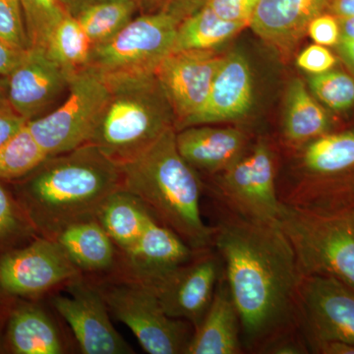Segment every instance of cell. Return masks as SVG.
<instances>
[{
  "instance_id": "cell-15",
  "label": "cell",
  "mask_w": 354,
  "mask_h": 354,
  "mask_svg": "<svg viewBox=\"0 0 354 354\" xmlns=\"http://www.w3.org/2000/svg\"><path fill=\"white\" fill-rule=\"evenodd\" d=\"M80 274L62 247L48 237L37 239L0 259V286L6 292L21 297L70 283Z\"/></svg>"
},
{
  "instance_id": "cell-8",
  "label": "cell",
  "mask_w": 354,
  "mask_h": 354,
  "mask_svg": "<svg viewBox=\"0 0 354 354\" xmlns=\"http://www.w3.org/2000/svg\"><path fill=\"white\" fill-rule=\"evenodd\" d=\"M179 24L169 14L142 13L113 39L93 46L88 67L104 79L155 74L174 48Z\"/></svg>"
},
{
  "instance_id": "cell-44",
  "label": "cell",
  "mask_w": 354,
  "mask_h": 354,
  "mask_svg": "<svg viewBox=\"0 0 354 354\" xmlns=\"http://www.w3.org/2000/svg\"><path fill=\"white\" fill-rule=\"evenodd\" d=\"M335 48L344 64L354 74V39L353 41H341Z\"/></svg>"
},
{
  "instance_id": "cell-35",
  "label": "cell",
  "mask_w": 354,
  "mask_h": 354,
  "mask_svg": "<svg viewBox=\"0 0 354 354\" xmlns=\"http://www.w3.org/2000/svg\"><path fill=\"white\" fill-rule=\"evenodd\" d=\"M337 58L327 46L314 44L305 48L297 58V65L310 75L324 73L334 68Z\"/></svg>"
},
{
  "instance_id": "cell-36",
  "label": "cell",
  "mask_w": 354,
  "mask_h": 354,
  "mask_svg": "<svg viewBox=\"0 0 354 354\" xmlns=\"http://www.w3.org/2000/svg\"><path fill=\"white\" fill-rule=\"evenodd\" d=\"M307 34L315 44L337 46L341 41L339 19L330 12H324L310 22Z\"/></svg>"
},
{
  "instance_id": "cell-16",
  "label": "cell",
  "mask_w": 354,
  "mask_h": 354,
  "mask_svg": "<svg viewBox=\"0 0 354 354\" xmlns=\"http://www.w3.org/2000/svg\"><path fill=\"white\" fill-rule=\"evenodd\" d=\"M68 85L69 76L46 50L31 48L9 75L6 87L14 113L30 121L43 115Z\"/></svg>"
},
{
  "instance_id": "cell-43",
  "label": "cell",
  "mask_w": 354,
  "mask_h": 354,
  "mask_svg": "<svg viewBox=\"0 0 354 354\" xmlns=\"http://www.w3.org/2000/svg\"><path fill=\"white\" fill-rule=\"evenodd\" d=\"M327 12L337 18L354 17V0H332Z\"/></svg>"
},
{
  "instance_id": "cell-25",
  "label": "cell",
  "mask_w": 354,
  "mask_h": 354,
  "mask_svg": "<svg viewBox=\"0 0 354 354\" xmlns=\"http://www.w3.org/2000/svg\"><path fill=\"white\" fill-rule=\"evenodd\" d=\"M7 337L14 353H64V342L55 323L43 309L32 305L14 310Z\"/></svg>"
},
{
  "instance_id": "cell-9",
  "label": "cell",
  "mask_w": 354,
  "mask_h": 354,
  "mask_svg": "<svg viewBox=\"0 0 354 354\" xmlns=\"http://www.w3.org/2000/svg\"><path fill=\"white\" fill-rule=\"evenodd\" d=\"M97 288L109 311L131 330L146 353H186L194 328L187 321L167 315L148 286L127 278Z\"/></svg>"
},
{
  "instance_id": "cell-19",
  "label": "cell",
  "mask_w": 354,
  "mask_h": 354,
  "mask_svg": "<svg viewBox=\"0 0 354 354\" xmlns=\"http://www.w3.org/2000/svg\"><path fill=\"white\" fill-rule=\"evenodd\" d=\"M177 150L195 171L220 174L249 147L248 135L236 127L196 125L176 131Z\"/></svg>"
},
{
  "instance_id": "cell-7",
  "label": "cell",
  "mask_w": 354,
  "mask_h": 354,
  "mask_svg": "<svg viewBox=\"0 0 354 354\" xmlns=\"http://www.w3.org/2000/svg\"><path fill=\"white\" fill-rule=\"evenodd\" d=\"M277 174L271 144L257 140L225 171L215 174L216 205L246 220L279 225L283 203Z\"/></svg>"
},
{
  "instance_id": "cell-14",
  "label": "cell",
  "mask_w": 354,
  "mask_h": 354,
  "mask_svg": "<svg viewBox=\"0 0 354 354\" xmlns=\"http://www.w3.org/2000/svg\"><path fill=\"white\" fill-rule=\"evenodd\" d=\"M53 305L71 328L83 353H133L113 327L108 305L97 286L84 283L79 277L70 281L69 297H53Z\"/></svg>"
},
{
  "instance_id": "cell-29",
  "label": "cell",
  "mask_w": 354,
  "mask_h": 354,
  "mask_svg": "<svg viewBox=\"0 0 354 354\" xmlns=\"http://www.w3.org/2000/svg\"><path fill=\"white\" fill-rule=\"evenodd\" d=\"M48 158L27 127L0 146V180L31 176Z\"/></svg>"
},
{
  "instance_id": "cell-41",
  "label": "cell",
  "mask_w": 354,
  "mask_h": 354,
  "mask_svg": "<svg viewBox=\"0 0 354 354\" xmlns=\"http://www.w3.org/2000/svg\"><path fill=\"white\" fill-rule=\"evenodd\" d=\"M310 353L354 354V344L337 339L317 342L310 348Z\"/></svg>"
},
{
  "instance_id": "cell-18",
  "label": "cell",
  "mask_w": 354,
  "mask_h": 354,
  "mask_svg": "<svg viewBox=\"0 0 354 354\" xmlns=\"http://www.w3.org/2000/svg\"><path fill=\"white\" fill-rule=\"evenodd\" d=\"M332 0H259L250 27L283 59L307 34L310 22L327 12Z\"/></svg>"
},
{
  "instance_id": "cell-26",
  "label": "cell",
  "mask_w": 354,
  "mask_h": 354,
  "mask_svg": "<svg viewBox=\"0 0 354 354\" xmlns=\"http://www.w3.org/2000/svg\"><path fill=\"white\" fill-rule=\"evenodd\" d=\"M248 26L230 22L216 16L205 6L184 19L177 28L171 53L189 50H215L234 38Z\"/></svg>"
},
{
  "instance_id": "cell-17",
  "label": "cell",
  "mask_w": 354,
  "mask_h": 354,
  "mask_svg": "<svg viewBox=\"0 0 354 354\" xmlns=\"http://www.w3.org/2000/svg\"><path fill=\"white\" fill-rule=\"evenodd\" d=\"M253 102L250 64L242 53L234 51L223 57L204 106L181 129L241 120L252 109Z\"/></svg>"
},
{
  "instance_id": "cell-11",
  "label": "cell",
  "mask_w": 354,
  "mask_h": 354,
  "mask_svg": "<svg viewBox=\"0 0 354 354\" xmlns=\"http://www.w3.org/2000/svg\"><path fill=\"white\" fill-rule=\"evenodd\" d=\"M298 324L307 346L344 341L354 344V288L328 277L302 276Z\"/></svg>"
},
{
  "instance_id": "cell-33",
  "label": "cell",
  "mask_w": 354,
  "mask_h": 354,
  "mask_svg": "<svg viewBox=\"0 0 354 354\" xmlns=\"http://www.w3.org/2000/svg\"><path fill=\"white\" fill-rule=\"evenodd\" d=\"M209 0H138L142 13L169 14L179 22L206 6Z\"/></svg>"
},
{
  "instance_id": "cell-46",
  "label": "cell",
  "mask_w": 354,
  "mask_h": 354,
  "mask_svg": "<svg viewBox=\"0 0 354 354\" xmlns=\"http://www.w3.org/2000/svg\"><path fill=\"white\" fill-rule=\"evenodd\" d=\"M0 111H13L7 97L6 85L2 83H0Z\"/></svg>"
},
{
  "instance_id": "cell-34",
  "label": "cell",
  "mask_w": 354,
  "mask_h": 354,
  "mask_svg": "<svg viewBox=\"0 0 354 354\" xmlns=\"http://www.w3.org/2000/svg\"><path fill=\"white\" fill-rule=\"evenodd\" d=\"M258 2L259 0H209L206 6L221 19L250 26Z\"/></svg>"
},
{
  "instance_id": "cell-28",
  "label": "cell",
  "mask_w": 354,
  "mask_h": 354,
  "mask_svg": "<svg viewBox=\"0 0 354 354\" xmlns=\"http://www.w3.org/2000/svg\"><path fill=\"white\" fill-rule=\"evenodd\" d=\"M138 10V0H113L88 7L75 18L95 46L113 39Z\"/></svg>"
},
{
  "instance_id": "cell-22",
  "label": "cell",
  "mask_w": 354,
  "mask_h": 354,
  "mask_svg": "<svg viewBox=\"0 0 354 354\" xmlns=\"http://www.w3.org/2000/svg\"><path fill=\"white\" fill-rule=\"evenodd\" d=\"M50 239L62 247L80 271H106L115 260L116 246L95 216L66 223Z\"/></svg>"
},
{
  "instance_id": "cell-2",
  "label": "cell",
  "mask_w": 354,
  "mask_h": 354,
  "mask_svg": "<svg viewBox=\"0 0 354 354\" xmlns=\"http://www.w3.org/2000/svg\"><path fill=\"white\" fill-rule=\"evenodd\" d=\"M176 136V128H171L138 157L120 165L122 188L192 250L202 252L213 248L214 227L203 221L202 183L177 150Z\"/></svg>"
},
{
  "instance_id": "cell-13",
  "label": "cell",
  "mask_w": 354,
  "mask_h": 354,
  "mask_svg": "<svg viewBox=\"0 0 354 354\" xmlns=\"http://www.w3.org/2000/svg\"><path fill=\"white\" fill-rule=\"evenodd\" d=\"M223 59L215 50H180L158 65L155 75L171 104L176 131L204 106Z\"/></svg>"
},
{
  "instance_id": "cell-3",
  "label": "cell",
  "mask_w": 354,
  "mask_h": 354,
  "mask_svg": "<svg viewBox=\"0 0 354 354\" xmlns=\"http://www.w3.org/2000/svg\"><path fill=\"white\" fill-rule=\"evenodd\" d=\"M122 188L120 167L92 144L46 158L24 186L35 223L50 239L66 223L95 216L102 202Z\"/></svg>"
},
{
  "instance_id": "cell-21",
  "label": "cell",
  "mask_w": 354,
  "mask_h": 354,
  "mask_svg": "<svg viewBox=\"0 0 354 354\" xmlns=\"http://www.w3.org/2000/svg\"><path fill=\"white\" fill-rule=\"evenodd\" d=\"M241 320L230 295L225 274L221 272L213 301L188 346V354H241Z\"/></svg>"
},
{
  "instance_id": "cell-45",
  "label": "cell",
  "mask_w": 354,
  "mask_h": 354,
  "mask_svg": "<svg viewBox=\"0 0 354 354\" xmlns=\"http://www.w3.org/2000/svg\"><path fill=\"white\" fill-rule=\"evenodd\" d=\"M341 29V41H353L354 17L337 18Z\"/></svg>"
},
{
  "instance_id": "cell-42",
  "label": "cell",
  "mask_w": 354,
  "mask_h": 354,
  "mask_svg": "<svg viewBox=\"0 0 354 354\" xmlns=\"http://www.w3.org/2000/svg\"><path fill=\"white\" fill-rule=\"evenodd\" d=\"M109 1H113V0H60V3L64 7L65 12L75 17L81 11L85 10L88 7Z\"/></svg>"
},
{
  "instance_id": "cell-32",
  "label": "cell",
  "mask_w": 354,
  "mask_h": 354,
  "mask_svg": "<svg viewBox=\"0 0 354 354\" xmlns=\"http://www.w3.org/2000/svg\"><path fill=\"white\" fill-rule=\"evenodd\" d=\"M0 41L14 50L31 48L20 0H0Z\"/></svg>"
},
{
  "instance_id": "cell-38",
  "label": "cell",
  "mask_w": 354,
  "mask_h": 354,
  "mask_svg": "<svg viewBox=\"0 0 354 354\" xmlns=\"http://www.w3.org/2000/svg\"><path fill=\"white\" fill-rule=\"evenodd\" d=\"M264 354H306L308 346L300 330L277 339L265 349Z\"/></svg>"
},
{
  "instance_id": "cell-24",
  "label": "cell",
  "mask_w": 354,
  "mask_h": 354,
  "mask_svg": "<svg viewBox=\"0 0 354 354\" xmlns=\"http://www.w3.org/2000/svg\"><path fill=\"white\" fill-rule=\"evenodd\" d=\"M330 121L325 109L313 97L304 81L291 80L286 90L283 134L288 145L300 149L330 133Z\"/></svg>"
},
{
  "instance_id": "cell-4",
  "label": "cell",
  "mask_w": 354,
  "mask_h": 354,
  "mask_svg": "<svg viewBox=\"0 0 354 354\" xmlns=\"http://www.w3.org/2000/svg\"><path fill=\"white\" fill-rule=\"evenodd\" d=\"M104 80L108 101L88 144L120 167L176 128V118L155 74Z\"/></svg>"
},
{
  "instance_id": "cell-37",
  "label": "cell",
  "mask_w": 354,
  "mask_h": 354,
  "mask_svg": "<svg viewBox=\"0 0 354 354\" xmlns=\"http://www.w3.org/2000/svg\"><path fill=\"white\" fill-rule=\"evenodd\" d=\"M19 216L12 198L0 183V241L11 236L19 228Z\"/></svg>"
},
{
  "instance_id": "cell-39",
  "label": "cell",
  "mask_w": 354,
  "mask_h": 354,
  "mask_svg": "<svg viewBox=\"0 0 354 354\" xmlns=\"http://www.w3.org/2000/svg\"><path fill=\"white\" fill-rule=\"evenodd\" d=\"M26 51L14 50L0 41V83L6 86V81L14 69L19 65Z\"/></svg>"
},
{
  "instance_id": "cell-1",
  "label": "cell",
  "mask_w": 354,
  "mask_h": 354,
  "mask_svg": "<svg viewBox=\"0 0 354 354\" xmlns=\"http://www.w3.org/2000/svg\"><path fill=\"white\" fill-rule=\"evenodd\" d=\"M216 212L213 248L239 312L244 353H263L300 330L297 257L279 225L246 220L218 205Z\"/></svg>"
},
{
  "instance_id": "cell-31",
  "label": "cell",
  "mask_w": 354,
  "mask_h": 354,
  "mask_svg": "<svg viewBox=\"0 0 354 354\" xmlns=\"http://www.w3.org/2000/svg\"><path fill=\"white\" fill-rule=\"evenodd\" d=\"M312 94L328 108L344 111L354 106V78L342 70L330 69L309 77Z\"/></svg>"
},
{
  "instance_id": "cell-12",
  "label": "cell",
  "mask_w": 354,
  "mask_h": 354,
  "mask_svg": "<svg viewBox=\"0 0 354 354\" xmlns=\"http://www.w3.org/2000/svg\"><path fill=\"white\" fill-rule=\"evenodd\" d=\"M221 272L220 256L212 248L198 252L174 271L140 283L157 295L167 315L187 321L195 330L213 301Z\"/></svg>"
},
{
  "instance_id": "cell-20",
  "label": "cell",
  "mask_w": 354,
  "mask_h": 354,
  "mask_svg": "<svg viewBox=\"0 0 354 354\" xmlns=\"http://www.w3.org/2000/svg\"><path fill=\"white\" fill-rule=\"evenodd\" d=\"M197 253L171 228L153 218L136 245L124 254L129 272L127 278L139 281L158 278L189 262Z\"/></svg>"
},
{
  "instance_id": "cell-40",
  "label": "cell",
  "mask_w": 354,
  "mask_h": 354,
  "mask_svg": "<svg viewBox=\"0 0 354 354\" xmlns=\"http://www.w3.org/2000/svg\"><path fill=\"white\" fill-rule=\"evenodd\" d=\"M28 121L14 111H0V146L25 127Z\"/></svg>"
},
{
  "instance_id": "cell-47",
  "label": "cell",
  "mask_w": 354,
  "mask_h": 354,
  "mask_svg": "<svg viewBox=\"0 0 354 354\" xmlns=\"http://www.w3.org/2000/svg\"><path fill=\"white\" fill-rule=\"evenodd\" d=\"M351 212H353V218H354V205H353V208H351Z\"/></svg>"
},
{
  "instance_id": "cell-10",
  "label": "cell",
  "mask_w": 354,
  "mask_h": 354,
  "mask_svg": "<svg viewBox=\"0 0 354 354\" xmlns=\"http://www.w3.org/2000/svg\"><path fill=\"white\" fill-rule=\"evenodd\" d=\"M68 91L62 106L27 122L48 158L88 144L108 101V84L90 67L70 78Z\"/></svg>"
},
{
  "instance_id": "cell-27",
  "label": "cell",
  "mask_w": 354,
  "mask_h": 354,
  "mask_svg": "<svg viewBox=\"0 0 354 354\" xmlns=\"http://www.w3.org/2000/svg\"><path fill=\"white\" fill-rule=\"evenodd\" d=\"M44 50L70 80L77 72L87 68L93 44L78 20L67 14L51 32Z\"/></svg>"
},
{
  "instance_id": "cell-5",
  "label": "cell",
  "mask_w": 354,
  "mask_h": 354,
  "mask_svg": "<svg viewBox=\"0 0 354 354\" xmlns=\"http://www.w3.org/2000/svg\"><path fill=\"white\" fill-rule=\"evenodd\" d=\"M286 205L351 209L354 205V130L327 133L298 149L295 177L278 186Z\"/></svg>"
},
{
  "instance_id": "cell-30",
  "label": "cell",
  "mask_w": 354,
  "mask_h": 354,
  "mask_svg": "<svg viewBox=\"0 0 354 354\" xmlns=\"http://www.w3.org/2000/svg\"><path fill=\"white\" fill-rule=\"evenodd\" d=\"M31 48H44L55 28L67 13L60 0H20Z\"/></svg>"
},
{
  "instance_id": "cell-6",
  "label": "cell",
  "mask_w": 354,
  "mask_h": 354,
  "mask_svg": "<svg viewBox=\"0 0 354 354\" xmlns=\"http://www.w3.org/2000/svg\"><path fill=\"white\" fill-rule=\"evenodd\" d=\"M279 227L302 276L328 277L354 288V218L351 209H311L283 204Z\"/></svg>"
},
{
  "instance_id": "cell-23",
  "label": "cell",
  "mask_w": 354,
  "mask_h": 354,
  "mask_svg": "<svg viewBox=\"0 0 354 354\" xmlns=\"http://www.w3.org/2000/svg\"><path fill=\"white\" fill-rule=\"evenodd\" d=\"M95 216L123 254L132 250L153 218L141 200L123 188L111 193Z\"/></svg>"
}]
</instances>
